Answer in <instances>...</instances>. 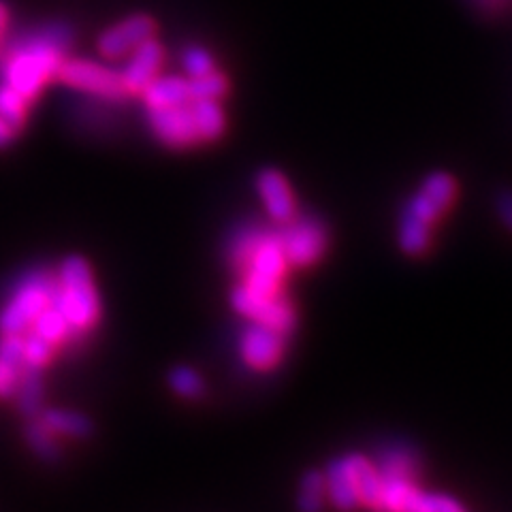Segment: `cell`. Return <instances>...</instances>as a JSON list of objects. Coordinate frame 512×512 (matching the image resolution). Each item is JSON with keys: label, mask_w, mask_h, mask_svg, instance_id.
I'll list each match as a JSON object with an SVG mask.
<instances>
[{"label": "cell", "mask_w": 512, "mask_h": 512, "mask_svg": "<svg viewBox=\"0 0 512 512\" xmlns=\"http://www.w3.org/2000/svg\"><path fill=\"white\" fill-rule=\"evenodd\" d=\"M41 402V382L35 374H30L20 384V406L24 412L32 414Z\"/></svg>", "instance_id": "29"}, {"label": "cell", "mask_w": 512, "mask_h": 512, "mask_svg": "<svg viewBox=\"0 0 512 512\" xmlns=\"http://www.w3.org/2000/svg\"><path fill=\"white\" fill-rule=\"evenodd\" d=\"M56 77L64 86L88 94L96 101L122 103L131 96L124 88L120 71L90 58H67Z\"/></svg>", "instance_id": "5"}, {"label": "cell", "mask_w": 512, "mask_h": 512, "mask_svg": "<svg viewBox=\"0 0 512 512\" xmlns=\"http://www.w3.org/2000/svg\"><path fill=\"white\" fill-rule=\"evenodd\" d=\"M56 288V278L47 271H35L26 276L15 288L9 301L0 312V331L3 335L26 333L35 318L50 306Z\"/></svg>", "instance_id": "4"}, {"label": "cell", "mask_w": 512, "mask_h": 512, "mask_svg": "<svg viewBox=\"0 0 512 512\" xmlns=\"http://www.w3.org/2000/svg\"><path fill=\"white\" fill-rule=\"evenodd\" d=\"M73 45V30L67 22H50L22 32L0 54V82L35 101L43 88L58 75Z\"/></svg>", "instance_id": "2"}, {"label": "cell", "mask_w": 512, "mask_h": 512, "mask_svg": "<svg viewBox=\"0 0 512 512\" xmlns=\"http://www.w3.org/2000/svg\"><path fill=\"white\" fill-rule=\"evenodd\" d=\"M182 69L188 77H201L216 71V62L212 54L201 45H188L182 52Z\"/></svg>", "instance_id": "25"}, {"label": "cell", "mask_w": 512, "mask_h": 512, "mask_svg": "<svg viewBox=\"0 0 512 512\" xmlns=\"http://www.w3.org/2000/svg\"><path fill=\"white\" fill-rule=\"evenodd\" d=\"M148 122L158 141L169 148H188L201 141L190 101L163 109H148Z\"/></svg>", "instance_id": "7"}, {"label": "cell", "mask_w": 512, "mask_h": 512, "mask_svg": "<svg viewBox=\"0 0 512 512\" xmlns=\"http://www.w3.org/2000/svg\"><path fill=\"white\" fill-rule=\"evenodd\" d=\"M325 487H327V500L344 512L355 510L359 502V493L355 489V483H352V476L348 470L346 459L333 461L327 474H325Z\"/></svg>", "instance_id": "15"}, {"label": "cell", "mask_w": 512, "mask_h": 512, "mask_svg": "<svg viewBox=\"0 0 512 512\" xmlns=\"http://www.w3.org/2000/svg\"><path fill=\"white\" fill-rule=\"evenodd\" d=\"M41 423L52 431V434H62V436H75L82 438L88 434V421L84 416H79L75 412H64V410H50L43 414Z\"/></svg>", "instance_id": "19"}, {"label": "cell", "mask_w": 512, "mask_h": 512, "mask_svg": "<svg viewBox=\"0 0 512 512\" xmlns=\"http://www.w3.org/2000/svg\"><path fill=\"white\" fill-rule=\"evenodd\" d=\"M352 476V483L359 493V502L367 508H376L380 489H382V474L374 461L363 455H348L344 457Z\"/></svg>", "instance_id": "14"}, {"label": "cell", "mask_w": 512, "mask_h": 512, "mask_svg": "<svg viewBox=\"0 0 512 512\" xmlns=\"http://www.w3.org/2000/svg\"><path fill=\"white\" fill-rule=\"evenodd\" d=\"M286 333L261 323H250L239 340L242 359L252 370L267 372L276 367L284 355Z\"/></svg>", "instance_id": "9"}, {"label": "cell", "mask_w": 512, "mask_h": 512, "mask_svg": "<svg viewBox=\"0 0 512 512\" xmlns=\"http://www.w3.org/2000/svg\"><path fill=\"white\" fill-rule=\"evenodd\" d=\"M231 261L242 274V284L231 297L233 308L252 323L291 331L295 312L282 293L288 261L278 233L261 227L242 229L231 242Z\"/></svg>", "instance_id": "1"}, {"label": "cell", "mask_w": 512, "mask_h": 512, "mask_svg": "<svg viewBox=\"0 0 512 512\" xmlns=\"http://www.w3.org/2000/svg\"><path fill=\"white\" fill-rule=\"evenodd\" d=\"M148 109H163L173 105H184L190 99L188 77L180 75H158L141 90Z\"/></svg>", "instance_id": "13"}, {"label": "cell", "mask_w": 512, "mask_h": 512, "mask_svg": "<svg viewBox=\"0 0 512 512\" xmlns=\"http://www.w3.org/2000/svg\"><path fill=\"white\" fill-rule=\"evenodd\" d=\"M128 56L131 58L126 60L124 69L120 71L124 88L128 94H141V90L160 75L165 64V47L152 37L137 45Z\"/></svg>", "instance_id": "11"}, {"label": "cell", "mask_w": 512, "mask_h": 512, "mask_svg": "<svg viewBox=\"0 0 512 512\" xmlns=\"http://www.w3.org/2000/svg\"><path fill=\"white\" fill-rule=\"evenodd\" d=\"M188 88H190V99H212L220 101L229 90L227 77L218 71H212L201 77H188Z\"/></svg>", "instance_id": "23"}, {"label": "cell", "mask_w": 512, "mask_h": 512, "mask_svg": "<svg viewBox=\"0 0 512 512\" xmlns=\"http://www.w3.org/2000/svg\"><path fill=\"white\" fill-rule=\"evenodd\" d=\"M15 128L11 124H7L3 118H0V148H7L9 143L15 139Z\"/></svg>", "instance_id": "31"}, {"label": "cell", "mask_w": 512, "mask_h": 512, "mask_svg": "<svg viewBox=\"0 0 512 512\" xmlns=\"http://www.w3.org/2000/svg\"><path fill=\"white\" fill-rule=\"evenodd\" d=\"M378 470L382 476H395V478H414L419 470V461L414 453L406 446H389L384 448L378 459Z\"/></svg>", "instance_id": "18"}, {"label": "cell", "mask_w": 512, "mask_h": 512, "mask_svg": "<svg viewBox=\"0 0 512 512\" xmlns=\"http://www.w3.org/2000/svg\"><path fill=\"white\" fill-rule=\"evenodd\" d=\"M412 512H466V508H463L457 500H453L451 495L421 491Z\"/></svg>", "instance_id": "26"}, {"label": "cell", "mask_w": 512, "mask_h": 512, "mask_svg": "<svg viewBox=\"0 0 512 512\" xmlns=\"http://www.w3.org/2000/svg\"><path fill=\"white\" fill-rule=\"evenodd\" d=\"M498 212L502 220L512 229V192H504L498 199Z\"/></svg>", "instance_id": "30"}, {"label": "cell", "mask_w": 512, "mask_h": 512, "mask_svg": "<svg viewBox=\"0 0 512 512\" xmlns=\"http://www.w3.org/2000/svg\"><path fill=\"white\" fill-rule=\"evenodd\" d=\"M7 24H9V9L3 0H0V32L7 28Z\"/></svg>", "instance_id": "32"}, {"label": "cell", "mask_w": 512, "mask_h": 512, "mask_svg": "<svg viewBox=\"0 0 512 512\" xmlns=\"http://www.w3.org/2000/svg\"><path fill=\"white\" fill-rule=\"evenodd\" d=\"M478 3L487 7V9H495V7H500L502 3H506V0H478Z\"/></svg>", "instance_id": "33"}, {"label": "cell", "mask_w": 512, "mask_h": 512, "mask_svg": "<svg viewBox=\"0 0 512 512\" xmlns=\"http://www.w3.org/2000/svg\"><path fill=\"white\" fill-rule=\"evenodd\" d=\"M156 24L150 15H131L105 30L99 39V52L105 58H122L131 54L137 45L154 37Z\"/></svg>", "instance_id": "10"}, {"label": "cell", "mask_w": 512, "mask_h": 512, "mask_svg": "<svg viewBox=\"0 0 512 512\" xmlns=\"http://www.w3.org/2000/svg\"><path fill=\"white\" fill-rule=\"evenodd\" d=\"M457 195V184L448 173H431L429 178L423 182L421 190L408 201L404 216L414 218L425 224H434Z\"/></svg>", "instance_id": "8"}, {"label": "cell", "mask_w": 512, "mask_h": 512, "mask_svg": "<svg viewBox=\"0 0 512 512\" xmlns=\"http://www.w3.org/2000/svg\"><path fill=\"white\" fill-rule=\"evenodd\" d=\"M54 355V346L41 340L39 335L30 333L26 340H22V365H26L28 370H39V367L50 363Z\"/></svg>", "instance_id": "24"}, {"label": "cell", "mask_w": 512, "mask_h": 512, "mask_svg": "<svg viewBox=\"0 0 512 512\" xmlns=\"http://www.w3.org/2000/svg\"><path fill=\"white\" fill-rule=\"evenodd\" d=\"M278 237L288 265L295 267H308L316 263L327 248V231L323 222H318L312 216L288 220Z\"/></svg>", "instance_id": "6"}, {"label": "cell", "mask_w": 512, "mask_h": 512, "mask_svg": "<svg viewBox=\"0 0 512 512\" xmlns=\"http://www.w3.org/2000/svg\"><path fill=\"white\" fill-rule=\"evenodd\" d=\"M28 103L20 92H15L11 86L0 82V118L11 124L15 131L26 124L28 118Z\"/></svg>", "instance_id": "20"}, {"label": "cell", "mask_w": 512, "mask_h": 512, "mask_svg": "<svg viewBox=\"0 0 512 512\" xmlns=\"http://www.w3.org/2000/svg\"><path fill=\"white\" fill-rule=\"evenodd\" d=\"M327 502V487H325V474L310 472L303 478L299 489V508L301 512H320Z\"/></svg>", "instance_id": "22"}, {"label": "cell", "mask_w": 512, "mask_h": 512, "mask_svg": "<svg viewBox=\"0 0 512 512\" xmlns=\"http://www.w3.org/2000/svg\"><path fill=\"white\" fill-rule=\"evenodd\" d=\"M190 105H192V114H195L201 141L218 139L224 131V111H222L220 101L195 99V101H190Z\"/></svg>", "instance_id": "17"}, {"label": "cell", "mask_w": 512, "mask_h": 512, "mask_svg": "<svg viewBox=\"0 0 512 512\" xmlns=\"http://www.w3.org/2000/svg\"><path fill=\"white\" fill-rule=\"evenodd\" d=\"M171 387L182 397H197L203 389V382L195 370H190V367H178V370L171 372Z\"/></svg>", "instance_id": "27"}, {"label": "cell", "mask_w": 512, "mask_h": 512, "mask_svg": "<svg viewBox=\"0 0 512 512\" xmlns=\"http://www.w3.org/2000/svg\"><path fill=\"white\" fill-rule=\"evenodd\" d=\"M28 440H30L32 446H35V451L39 455H43V457H54L56 455L52 431L47 429L43 423H37V425H30L28 427Z\"/></svg>", "instance_id": "28"}, {"label": "cell", "mask_w": 512, "mask_h": 512, "mask_svg": "<svg viewBox=\"0 0 512 512\" xmlns=\"http://www.w3.org/2000/svg\"><path fill=\"white\" fill-rule=\"evenodd\" d=\"M30 329H32V333L39 335L41 340H45L47 344H52L54 348L67 344L73 338L69 323L64 320V316L60 314V310L54 306V303H50V306H47L35 318V323H32Z\"/></svg>", "instance_id": "16"}, {"label": "cell", "mask_w": 512, "mask_h": 512, "mask_svg": "<svg viewBox=\"0 0 512 512\" xmlns=\"http://www.w3.org/2000/svg\"><path fill=\"white\" fill-rule=\"evenodd\" d=\"M429 239H431L429 224L402 216V224H399V246H402L408 254H421L429 246Z\"/></svg>", "instance_id": "21"}, {"label": "cell", "mask_w": 512, "mask_h": 512, "mask_svg": "<svg viewBox=\"0 0 512 512\" xmlns=\"http://www.w3.org/2000/svg\"><path fill=\"white\" fill-rule=\"evenodd\" d=\"M256 188H259V195L265 203V210L271 216V220L286 224L288 220L295 218L293 190L284 180L282 173L274 169L263 171L259 175V180H256Z\"/></svg>", "instance_id": "12"}, {"label": "cell", "mask_w": 512, "mask_h": 512, "mask_svg": "<svg viewBox=\"0 0 512 512\" xmlns=\"http://www.w3.org/2000/svg\"><path fill=\"white\" fill-rule=\"evenodd\" d=\"M52 303L69 323L73 338L88 333L96 325L101 316V301L84 259L71 256L60 265Z\"/></svg>", "instance_id": "3"}]
</instances>
